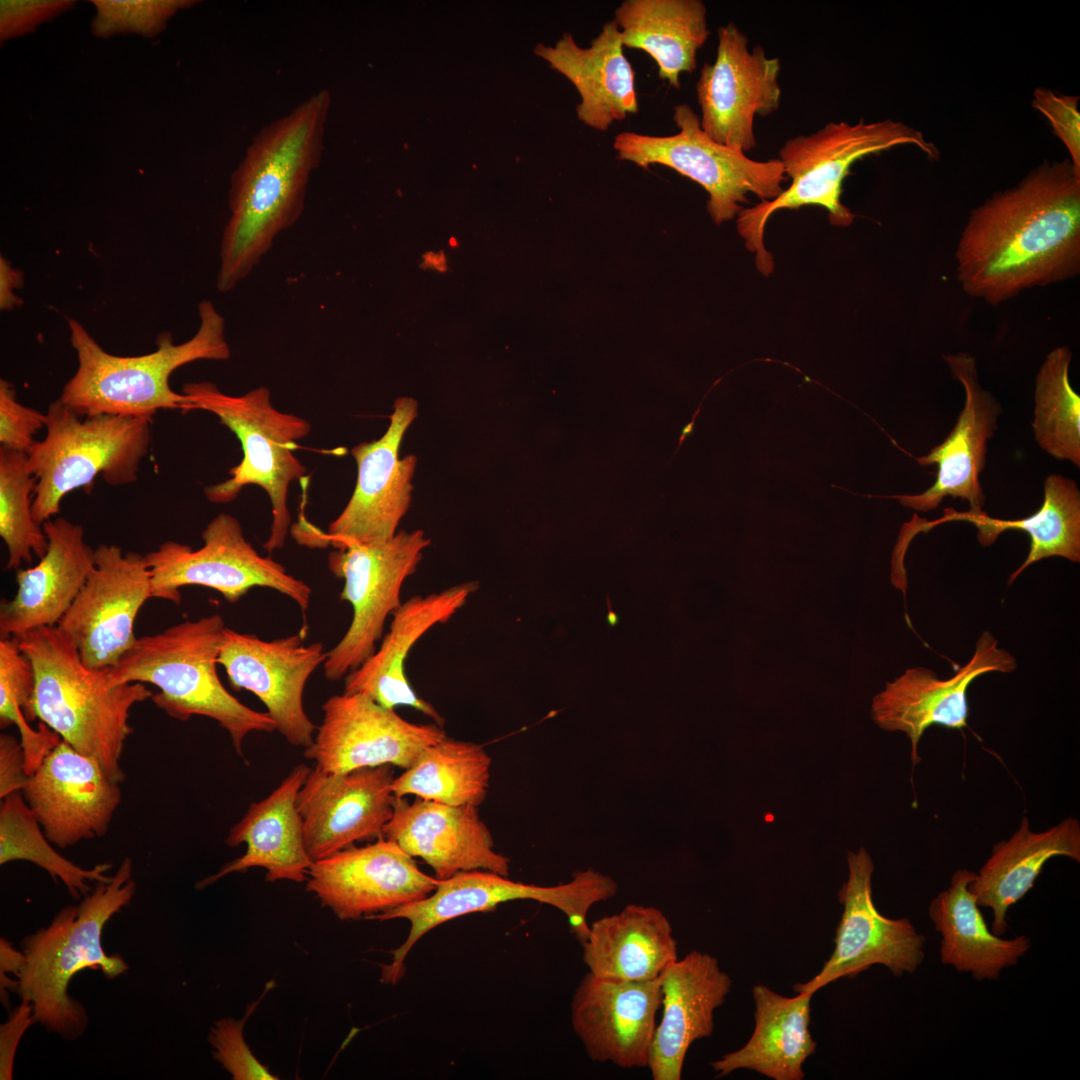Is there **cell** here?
<instances>
[{
    "label": "cell",
    "instance_id": "49",
    "mask_svg": "<svg viewBox=\"0 0 1080 1080\" xmlns=\"http://www.w3.org/2000/svg\"><path fill=\"white\" fill-rule=\"evenodd\" d=\"M23 285V274L12 267L11 263L0 257V308L13 310L21 305L22 300L14 294V289Z\"/></svg>",
    "mask_w": 1080,
    "mask_h": 1080
},
{
    "label": "cell",
    "instance_id": "26",
    "mask_svg": "<svg viewBox=\"0 0 1080 1080\" xmlns=\"http://www.w3.org/2000/svg\"><path fill=\"white\" fill-rule=\"evenodd\" d=\"M382 837L424 860L438 880L471 870L509 875V859L494 849L491 832L476 806L396 797Z\"/></svg>",
    "mask_w": 1080,
    "mask_h": 1080
},
{
    "label": "cell",
    "instance_id": "8",
    "mask_svg": "<svg viewBox=\"0 0 1080 1080\" xmlns=\"http://www.w3.org/2000/svg\"><path fill=\"white\" fill-rule=\"evenodd\" d=\"M181 393L190 400V412L202 410L217 416L239 439L243 451L242 460L229 470L228 479L204 489L206 498L226 504L248 485L261 487L272 507L270 533L263 547L268 552L282 548L291 524L289 486L307 472L294 451L297 442L309 435L310 422L275 408L271 392L264 386L233 396L212 382H189Z\"/></svg>",
    "mask_w": 1080,
    "mask_h": 1080
},
{
    "label": "cell",
    "instance_id": "23",
    "mask_svg": "<svg viewBox=\"0 0 1080 1080\" xmlns=\"http://www.w3.org/2000/svg\"><path fill=\"white\" fill-rule=\"evenodd\" d=\"M1016 659L998 647V640L983 632L976 642L969 662L948 679L937 678L925 667L907 669L900 677L888 682L872 701L874 722L886 731H902L911 742L913 765L920 761L918 743L931 725L961 729L967 725V691L979 676L991 673H1011Z\"/></svg>",
    "mask_w": 1080,
    "mask_h": 1080
},
{
    "label": "cell",
    "instance_id": "11",
    "mask_svg": "<svg viewBox=\"0 0 1080 1080\" xmlns=\"http://www.w3.org/2000/svg\"><path fill=\"white\" fill-rule=\"evenodd\" d=\"M203 545L194 550L176 541L163 542L145 554L151 573L152 598L180 604L181 588L203 586L228 602L239 601L253 587L276 590L305 612L311 588L271 557L260 555L245 538L237 518L214 517L202 532Z\"/></svg>",
    "mask_w": 1080,
    "mask_h": 1080
},
{
    "label": "cell",
    "instance_id": "19",
    "mask_svg": "<svg viewBox=\"0 0 1080 1080\" xmlns=\"http://www.w3.org/2000/svg\"><path fill=\"white\" fill-rule=\"evenodd\" d=\"M327 654L321 642L305 645L302 632L267 641L226 627L218 664L233 689L250 691L264 704L289 744L305 749L317 727L304 709V689Z\"/></svg>",
    "mask_w": 1080,
    "mask_h": 1080
},
{
    "label": "cell",
    "instance_id": "6",
    "mask_svg": "<svg viewBox=\"0 0 1080 1080\" xmlns=\"http://www.w3.org/2000/svg\"><path fill=\"white\" fill-rule=\"evenodd\" d=\"M225 628L222 616L212 614L142 636L106 674L112 686H156L159 692L151 699L171 718L187 721L198 715L215 720L244 757L246 736L273 732L276 725L266 712L248 707L222 684L217 664Z\"/></svg>",
    "mask_w": 1080,
    "mask_h": 1080
},
{
    "label": "cell",
    "instance_id": "24",
    "mask_svg": "<svg viewBox=\"0 0 1080 1080\" xmlns=\"http://www.w3.org/2000/svg\"><path fill=\"white\" fill-rule=\"evenodd\" d=\"M943 359L953 378L963 386L965 402L945 440L926 455L916 458L921 466H937L935 482L919 494L884 497L897 499L901 505L922 512L937 509L946 497L960 498L970 504L971 511H980L985 503L980 475L1001 406L981 386L972 355L959 352L944 355Z\"/></svg>",
    "mask_w": 1080,
    "mask_h": 1080
},
{
    "label": "cell",
    "instance_id": "7",
    "mask_svg": "<svg viewBox=\"0 0 1080 1080\" xmlns=\"http://www.w3.org/2000/svg\"><path fill=\"white\" fill-rule=\"evenodd\" d=\"M900 145H914L930 158L939 157L937 147L921 131L891 119L855 124L830 122L816 132L786 140L778 159L791 179L789 187L775 199L742 208L737 215V230L755 255L758 270L767 276L774 269L763 239L766 223L775 212L820 206L827 210L832 225H851L854 214L841 202L843 182L851 166L867 155Z\"/></svg>",
    "mask_w": 1080,
    "mask_h": 1080
},
{
    "label": "cell",
    "instance_id": "18",
    "mask_svg": "<svg viewBox=\"0 0 1080 1080\" xmlns=\"http://www.w3.org/2000/svg\"><path fill=\"white\" fill-rule=\"evenodd\" d=\"M322 711L304 756L327 773L386 764L405 770L425 748L447 736L443 726L409 722L363 694L333 695Z\"/></svg>",
    "mask_w": 1080,
    "mask_h": 1080
},
{
    "label": "cell",
    "instance_id": "4",
    "mask_svg": "<svg viewBox=\"0 0 1080 1080\" xmlns=\"http://www.w3.org/2000/svg\"><path fill=\"white\" fill-rule=\"evenodd\" d=\"M18 639L35 674L29 722L39 719L76 751L96 758L112 780L123 782L120 759L133 732L130 710L153 692L144 683L110 685L106 670L85 666L57 626Z\"/></svg>",
    "mask_w": 1080,
    "mask_h": 1080
},
{
    "label": "cell",
    "instance_id": "34",
    "mask_svg": "<svg viewBox=\"0 0 1080 1080\" xmlns=\"http://www.w3.org/2000/svg\"><path fill=\"white\" fill-rule=\"evenodd\" d=\"M976 873L959 869L950 886L929 904L928 915L941 935L940 961L976 981L997 980L1002 970L1015 966L1031 948L1025 935L1003 939L985 923L975 895L969 890Z\"/></svg>",
    "mask_w": 1080,
    "mask_h": 1080
},
{
    "label": "cell",
    "instance_id": "43",
    "mask_svg": "<svg viewBox=\"0 0 1080 1080\" xmlns=\"http://www.w3.org/2000/svg\"><path fill=\"white\" fill-rule=\"evenodd\" d=\"M98 15L94 23L99 34L118 31L149 33L158 31L178 9L191 1H97Z\"/></svg>",
    "mask_w": 1080,
    "mask_h": 1080
},
{
    "label": "cell",
    "instance_id": "31",
    "mask_svg": "<svg viewBox=\"0 0 1080 1080\" xmlns=\"http://www.w3.org/2000/svg\"><path fill=\"white\" fill-rule=\"evenodd\" d=\"M615 20L606 22L588 48L580 47L570 33L554 46L538 44L534 52L563 74L577 89L581 101L578 119L597 131L638 112L635 72L623 52Z\"/></svg>",
    "mask_w": 1080,
    "mask_h": 1080
},
{
    "label": "cell",
    "instance_id": "28",
    "mask_svg": "<svg viewBox=\"0 0 1080 1080\" xmlns=\"http://www.w3.org/2000/svg\"><path fill=\"white\" fill-rule=\"evenodd\" d=\"M477 588V583L465 582L402 602L392 614L380 647L345 676L343 693L363 694L387 708L411 707L443 726L440 713L413 690L404 665L415 643L432 627L452 618Z\"/></svg>",
    "mask_w": 1080,
    "mask_h": 1080
},
{
    "label": "cell",
    "instance_id": "3",
    "mask_svg": "<svg viewBox=\"0 0 1080 1080\" xmlns=\"http://www.w3.org/2000/svg\"><path fill=\"white\" fill-rule=\"evenodd\" d=\"M132 874V860L123 859L110 881L96 883L78 906L63 907L21 942L26 962L16 992L33 1005L36 1023L66 1040L81 1037L89 1022L83 1004L68 993L72 978L88 968L112 980L129 969L120 955L104 951L102 934L131 903L136 892Z\"/></svg>",
    "mask_w": 1080,
    "mask_h": 1080
},
{
    "label": "cell",
    "instance_id": "47",
    "mask_svg": "<svg viewBox=\"0 0 1080 1080\" xmlns=\"http://www.w3.org/2000/svg\"><path fill=\"white\" fill-rule=\"evenodd\" d=\"M36 1023L33 1005L21 999V1003L9 1012L7 1021L0 1025V1079H13L16 1051L26 1030Z\"/></svg>",
    "mask_w": 1080,
    "mask_h": 1080
},
{
    "label": "cell",
    "instance_id": "29",
    "mask_svg": "<svg viewBox=\"0 0 1080 1080\" xmlns=\"http://www.w3.org/2000/svg\"><path fill=\"white\" fill-rule=\"evenodd\" d=\"M46 553L28 569H17V590L1 602V638H21L30 631L57 626L95 565V550L85 530L64 517L42 524Z\"/></svg>",
    "mask_w": 1080,
    "mask_h": 1080
},
{
    "label": "cell",
    "instance_id": "37",
    "mask_svg": "<svg viewBox=\"0 0 1080 1080\" xmlns=\"http://www.w3.org/2000/svg\"><path fill=\"white\" fill-rule=\"evenodd\" d=\"M956 520L973 524L977 528L978 541L983 546L993 544L1007 530H1021L1030 537L1029 553L1011 574L1008 584L1032 563L1051 556L1080 561V491L1074 480L1062 475L1046 477L1042 505L1028 517L1002 520L990 517L983 510L957 512L945 508L943 518L933 523Z\"/></svg>",
    "mask_w": 1080,
    "mask_h": 1080
},
{
    "label": "cell",
    "instance_id": "9",
    "mask_svg": "<svg viewBox=\"0 0 1080 1080\" xmlns=\"http://www.w3.org/2000/svg\"><path fill=\"white\" fill-rule=\"evenodd\" d=\"M46 414V435L27 454L36 479L33 517L42 525L60 513L63 498L90 493L98 476L112 486L133 483L151 441V418L81 417L59 399Z\"/></svg>",
    "mask_w": 1080,
    "mask_h": 1080
},
{
    "label": "cell",
    "instance_id": "39",
    "mask_svg": "<svg viewBox=\"0 0 1080 1080\" xmlns=\"http://www.w3.org/2000/svg\"><path fill=\"white\" fill-rule=\"evenodd\" d=\"M0 807V864L28 861L45 870L55 881L60 880L69 894L80 899L93 888L90 883L108 882L110 863L83 868L62 856L44 834L21 792L1 799Z\"/></svg>",
    "mask_w": 1080,
    "mask_h": 1080
},
{
    "label": "cell",
    "instance_id": "15",
    "mask_svg": "<svg viewBox=\"0 0 1080 1080\" xmlns=\"http://www.w3.org/2000/svg\"><path fill=\"white\" fill-rule=\"evenodd\" d=\"M848 879L838 893L843 905L836 928L834 950L821 970L798 993L814 994L840 978H856L873 965L886 967L895 977L913 974L925 959L926 938L908 918H888L874 905V863L868 851L847 853Z\"/></svg>",
    "mask_w": 1080,
    "mask_h": 1080
},
{
    "label": "cell",
    "instance_id": "25",
    "mask_svg": "<svg viewBox=\"0 0 1080 1080\" xmlns=\"http://www.w3.org/2000/svg\"><path fill=\"white\" fill-rule=\"evenodd\" d=\"M661 1002L659 978L619 981L588 972L571 1002L572 1027L591 1060L645 1068Z\"/></svg>",
    "mask_w": 1080,
    "mask_h": 1080
},
{
    "label": "cell",
    "instance_id": "16",
    "mask_svg": "<svg viewBox=\"0 0 1080 1080\" xmlns=\"http://www.w3.org/2000/svg\"><path fill=\"white\" fill-rule=\"evenodd\" d=\"M94 550L95 565L57 627L85 666L106 670L135 643V620L152 598V583L145 555L115 544Z\"/></svg>",
    "mask_w": 1080,
    "mask_h": 1080
},
{
    "label": "cell",
    "instance_id": "14",
    "mask_svg": "<svg viewBox=\"0 0 1080 1080\" xmlns=\"http://www.w3.org/2000/svg\"><path fill=\"white\" fill-rule=\"evenodd\" d=\"M602 897L601 880L591 869L577 871L570 882L556 886L524 884L487 870L460 872L439 880L426 898L370 918L379 921L401 918L410 923L406 940L392 951L391 963L382 966L381 981L396 984L404 974L405 959L418 940L451 919L489 911L501 903L530 899L559 909L570 927L581 928L587 924L590 907Z\"/></svg>",
    "mask_w": 1080,
    "mask_h": 1080
},
{
    "label": "cell",
    "instance_id": "35",
    "mask_svg": "<svg viewBox=\"0 0 1080 1080\" xmlns=\"http://www.w3.org/2000/svg\"><path fill=\"white\" fill-rule=\"evenodd\" d=\"M582 947L589 973L611 980H654L678 959L677 942L665 914L636 904L595 920Z\"/></svg>",
    "mask_w": 1080,
    "mask_h": 1080
},
{
    "label": "cell",
    "instance_id": "46",
    "mask_svg": "<svg viewBox=\"0 0 1080 1080\" xmlns=\"http://www.w3.org/2000/svg\"><path fill=\"white\" fill-rule=\"evenodd\" d=\"M69 1H1L2 39L27 31L67 7Z\"/></svg>",
    "mask_w": 1080,
    "mask_h": 1080
},
{
    "label": "cell",
    "instance_id": "44",
    "mask_svg": "<svg viewBox=\"0 0 1080 1080\" xmlns=\"http://www.w3.org/2000/svg\"><path fill=\"white\" fill-rule=\"evenodd\" d=\"M46 414L18 402L12 383L0 380L1 447L27 453L35 443V434L45 428Z\"/></svg>",
    "mask_w": 1080,
    "mask_h": 1080
},
{
    "label": "cell",
    "instance_id": "42",
    "mask_svg": "<svg viewBox=\"0 0 1080 1080\" xmlns=\"http://www.w3.org/2000/svg\"><path fill=\"white\" fill-rule=\"evenodd\" d=\"M261 999L248 1006L241 1019L222 1018L210 1029L208 1041L213 1048L212 1056L234 1080L278 1079L254 1056L244 1039V1026Z\"/></svg>",
    "mask_w": 1080,
    "mask_h": 1080
},
{
    "label": "cell",
    "instance_id": "2",
    "mask_svg": "<svg viewBox=\"0 0 1080 1080\" xmlns=\"http://www.w3.org/2000/svg\"><path fill=\"white\" fill-rule=\"evenodd\" d=\"M330 105V93L320 90L265 125L248 145L230 181L219 291L245 279L302 214L310 177L322 159Z\"/></svg>",
    "mask_w": 1080,
    "mask_h": 1080
},
{
    "label": "cell",
    "instance_id": "41",
    "mask_svg": "<svg viewBox=\"0 0 1080 1080\" xmlns=\"http://www.w3.org/2000/svg\"><path fill=\"white\" fill-rule=\"evenodd\" d=\"M36 479L28 466L27 454L0 447V536L7 550L6 569L42 558L48 539L33 517Z\"/></svg>",
    "mask_w": 1080,
    "mask_h": 1080
},
{
    "label": "cell",
    "instance_id": "51",
    "mask_svg": "<svg viewBox=\"0 0 1080 1080\" xmlns=\"http://www.w3.org/2000/svg\"><path fill=\"white\" fill-rule=\"evenodd\" d=\"M423 258H424V262H423L424 267H431V268H434V269L439 270L441 272H444L446 270V268H447V266H446V258H445V255L442 252L439 253V254L429 252V253L425 254L423 256Z\"/></svg>",
    "mask_w": 1080,
    "mask_h": 1080
},
{
    "label": "cell",
    "instance_id": "21",
    "mask_svg": "<svg viewBox=\"0 0 1080 1080\" xmlns=\"http://www.w3.org/2000/svg\"><path fill=\"white\" fill-rule=\"evenodd\" d=\"M394 766L344 773L311 769L297 796L307 853L314 862L355 842L381 838L392 817Z\"/></svg>",
    "mask_w": 1080,
    "mask_h": 1080
},
{
    "label": "cell",
    "instance_id": "36",
    "mask_svg": "<svg viewBox=\"0 0 1080 1080\" xmlns=\"http://www.w3.org/2000/svg\"><path fill=\"white\" fill-rule=\"evenodd\" d=\"M624 47L646 52L658 76L680 88V75L692 73L708 36L707 8L701 0H625L614 12Z\"/></svg>",
    "mask_w": 1080,
    "mask_h": 1080
},
{
    "label": "cell",
    "instance_id": "30",
    "mask_svg": "<svg viewBox=\"0 0 1080 1080\" xmlns=\"http://www.w3.org/2000/svg\"><path fill=\"white\" fill-rule=\"evenodd\" d=\"M310 770L305 764L295 766L268 796L250 804L225 840L230 847L245 844V853L199 881L198 889L252 867L264 868L268 882L306 880L313 861L305 847L297 796Z\"/></svg>",
    "mask_w": 1080,
    "mask_h": 1080
},
{
    "label": "cell",
    "instance_id": "10",
    "mask_svg": "<svg viewBox=\"0 0 1080 1080\" xmlns=\"http://www.w3.org/2000/svg\"><path fill=\"white\" fill-rule=\"evenodd\" d=\"M672 118L679 130L674 135L617 134L613 143L617 158L644 169L663 165L700 184L709 195L707 210L716 224L737 216L748 194L770 201L784 191L787 177L778 158L756 161L715 142L687 104L676 105Z\"/></svg>",
    "mask_w": 1080,
    "mask_h": 1080
},
{
    "label": "cell",
    "instance_id": "22",
    "mask_svg": "<svg viewBox=\"0 0 1080 1080\" xmlns=\"http://www.w3.org/2000/svg\"><path fill=\"white\" fill-rule=\"evenodd\" d=\"M48 840L60 848L102 837L121 801L119 783L99 761L61 740L22 790Z\"/></svg>",
    "mask_w": 1080,
    "mask_h": 1080
},
{
    "label": "cell",
    "instance_id": "45",
    "mask_svg": "<svg viewBox=\"0 0 1080 1080\" xmlns=\"http://www.w3.org/2000/svg\"><path fill=\"white\" fill-rule=\"evenodd\" d=\"M1076 96L1056 93L1039 87L1033 93L1032 105L1049 121L1054 134L1070 154L1073 166L1080 170V114Z\"/></svg>",
    "mask_w": 1080,
    "mask_h": 1080
},
{
    "label": "cell",
    "instance_id": "32",
    "mask_svg": "<svg viewBox=\"0 0 1080 1080\" xmlns=\"http://www.w3.org/2000/svg\"><path fill=\"white\" fill-rule=\"evenodd\" d=\"M755 1025L738 1050L713 1061L717 1077L746 1069L773 1080H803L817 1043L810 1032L812 993L786 997L763 984L752 988Z\"/></svg>",
    "mask_w": 1080,
    "mask_h": 1080
},
{
    "label": "cell",
    "instance_id": "52",
    "mask_svg": "<svg viewBox=\"0 0 1080 1080\" xmlns=\"http://www.w3.org/2000/svg\"><path fill=\"white\" fill-rule=\"evenodd\" d=\"M606 606L608 613L606 615V622L610 627H616L620 622V616L613 610L611 600L608 594H606Z\"/></svg>",
    "mask_w": 1080,
    "mask_h": 1080
},
{
    "label": "cell",
    "instance_id": "38",
    "mask_svg": "<svg viewBox=\"0 0 1080 1080\" xmlns=\"http://www.w3.org/2000/svg\"><path fill=\"white\" fill-rule=\"evenodd\" d=\"M491 757L482 745L444 737L425 748L392 783L398 798L414 795L448 805L478 807L490 784Z\"/></svg>",
    "mask_w": 1080,
    "mask_h": 1080
},
{
    "label": "cell",
    "instance_id": "27",
    "mask_svg": "<svg viewBox=\"0 0 1080 1080\" xmlns=\"http://www.w3.org/2000/svg\"><path fill=\"white\" fill-rule=\"evenodd\" d=\"M659 981L663 1012L647 1068L654 1080H680L690 1046L713 1034L715 1010L725 1002L732 979L714 956L693 950L670 963Z\"/></svg>",
    "mask_w": 1080,
    "mask_h": 1080
},
{
    "label": "cell",
    "instance_id": "1",
    "mask_svg": "<svg viewBox=\"0 0 1080 1080\" xmlns=\"http://www.w3.org/2000/svg\"><path fill=\"white\" fill-rule=\"evenodd\" d=\"M970 296L998 305L1080 270V170L1068 159L1037 166L974 209L955 252Z\"/></svg>",
    "mask_w": 1080,
    "mask_h": 1080
},
{
    "label": "cell",
    "instance_id": "50",
    "mask_svg": "<svg viewBox=\"0 0 1080 1080\" xmlns=\"http://www.w3.org/2000/svg\"><path fill=\"white\" fill-rule=\"evenodd\" d=\"M26 962L24 952L17 950L5 938L0 939V974L12 973L16 978L22 972Z\"/></svg>",
    "mask_w": 1080,
    "mask_h": 1080
},
{
    "label": "cell",
    "instance_id": "17",
    "mask_svg": "<svg viewBox=\"0 0 1080 1080\" xmlns=\"http://www.w3.org/2000/svg\"><path fill=\"white\" fill-rule=\"evenodd\" d=\"M714 63H705L696 83L702 130L715 142L743 153L757 146L756 116L780 107L781 70L760 45L749 49L748 37L734 23L717 30Z\"/></svg>",
    "mask_w": 1080,
    "mask_h": 1080
},
{
    "label": "cell",
    "instance_id": "40",
    "mask_svg": "<svg viewBox=\"0 0 1080 1080\" xmlns=\"http://www.w3.org/2000/svg\"><path fill=\"white\" fill-rule=\"evenodd\" d=\"M1069 347L1051 350L1035 379L1033 431L1039 447L1080 466V396L1071 386Z\"/></svg>",
    "mask_w": 1080,
    "mask_h": 1080
},
{
    "label": "cell",
    "instance_id": "33",
    "mask_svg": "<svg viewBox=\"0 0 1080 1080\" xmlns=\"http://www.w3.org/2000/svg\"><path fill=\"white\" fill-rule=\"evenodd\" d=\"M1055 856L1080 862V823L1067 817L1043 832H1033L1023 817L1016 832L993 846L992 854L969 884L979 907L993 912L991 932L1005 934L1008 909L1033 887L1045 863Z\"/></svg>",
    "mask_w": 1080,
    "mask_h": 1080
},
{
    "label": "cell",
    "instance_id": "20",
    "mask_svg": "<svg viewBox=\"0 0 1080 1080\" xmlns=\"http://www.w3.org/2000/svg\"><path fill=\"white\" fill-rule=\"evenodd\" d=\"M306 889L339 919L371 918L422 900L439 880L422 872L395 842L379 838L314 861Z\"/></svg>",
    "mask_w": 1080,
    "mask_h": 1080
},
{
    "label": "cell",
    "instance_id": "5",
    "mask_svg": "<svg viewBox=\"0 0 1080 1080\" xmlns=\"http://www.w3.org/2000/svg\"><path fill=\"white\" fill-rule=\"evenodd\" d=\"M200 325L187 341L175 344L170 332L156 338L157 349L139 356L105 351L76 319L67 318L78 367L59 400L81 417L118 415L153 418L161 409L190 412V400L172 390L175 370L198 360H227L231 351L225 321L209 300L198 305Z\"/></svg>",
    "mask_w": 1080,
    "mask_h": 1080
},
{
    "label": "cell",
    "instance_id": "13",
    "mask_svg": "<svg viewBox=\"0 0 1080 1080\" xmlns=\"http://www.w3.org/2000/svg\"><path fill=\"white\" fill-rule=\"evenodd\" d=\"M429 543L422 530H402L384 543L352 545L329 554L330 571L344 580L340 598L352 606L353 617L328 651L323 664L328 680L345 677L376 651L387 617L402 604L403 583L416 571Z\"/></svg>",
    "mask_w": 1080,
    "mask_h": 1080
},
{
    "label": "cell",
    "instance_id": "12",
    "mask_svg": "<svg viewBox=\"0 0 1080 1080\" xmlns=\"http://www.w3.org/2000/svg\"><path fill=\"white\" fill-rule=\"evenodd\" d=\"M417 409L413 398H397L385 434L352 448L357 480L350 500L326 533L300 520L294 528L300 544L342 550L352 545L384 543L396 535L410 505L417 464L415 455L399 458V450Z\"/></svg>",
    "mask_w": 1080,
    "mask_h": 1080
},
{
    "label": "cell",
    "instance_id": "48",
    "mask_svg": "<svg viewBox=\"0 0 1080 1080\" xmlns=\"http://www.w3.org/2000/svg\"><path fill=\"white\" fill-rule=\"evenodd\" d=\"M28 775L21 742L8 734L0 735V798L22 792Z\"/></svg>",
    "mask_w": 1080,
    "mask_h": 1080
}]
</instances>
